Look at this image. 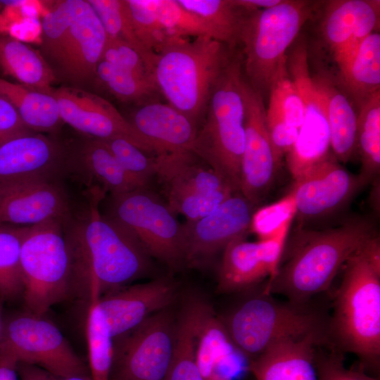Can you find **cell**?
I'll return each instance as SVG.
<instances>
[{
  "instance_id": "6da1fadb",
  "label": "cell",
  "mask_w": 380,
  "mask_h": 380,
  "mask_svg": "<svg viewBox=\"0 0 380 380\" xmlns=\"http://www.w3.org/2000/svg\"><path fill=\"white\" fill-rule=\"evenodd\" d=\"M81 195L63 222L72 283L73 289L100 298L145 275L151 256L129 232L101 213L105 191L84 189Z\"/></svg>"
},
{
  "instance_id": "7a4b0ae2",
  "label": "cell",
  "mask_w": 380,
  "mask_h": 380,
  "mask_svg": "<svg viewBox=\"0 0 380 380\" xmlns=\"http://www.w3.org/2000/svg\"><path fill=\"white\" fill-rule=\"evenodd\" d=\"M376 234L373 222L353 217L322 230L299 229L288 258L264 293L283 294L299 305L327 290L350 257Z\"/></svg>"
},
{
  "instance_id": "3957f363",
  "label": "cell",
  "mask_w": 380,
  "mask_h": 380,
  "mask_svg": "<svg viewBox=\"0 0 380 380\" xmlns=\"http://www.w3.org/2000/svg\"><path fill=\"white\" fill-rule=\"evenodd\" d=\"M331 334L343 350L376 366L380 357V244L376 234L343 265Z\"/></svg>"
},
{
  "instance_id": "277c9868",
  "label": "cell",
  "mask_w": 380,
  "mask_h": 380,
  "mask_svg": "<svg viewBox=\"0 0 380 380\" xmlns=\"http://www.w3.org/2000/svg\"><path fill=\"white\" fill-rule=\"evenodd\" d=\"M234 52L208 36L173 42L157 53L153 67L160 93L198 129L213 90Z\"/></svg>"
},
{
  "instance_id": "5b68a950",
  "label": "cell",
  "mask_w": 380,
  "mask_h": 380,
  "mask_svg": "<svg viewBox=\"0 0 380 380\" xmlns=\"http://www.w3.org/2000/svg\"><path fill=\"white\" fill-rule=\"evenodd\" d=\"M107 38L87 0H65L43 17L39 52L57 80L80 88L96 80Z\"/></svg>"
},
{
  "instance_id": "8992f818",
  "label": "cell",
  "mask_w": 380,
  "mask_h": 380,
  "mask_svg": "<svg viewBox=\"0 0 380 380\" xmlns=\"http://www.w3.org/2000/svg\"><path fill=\"white\" fill-rule=\"evenodd\" d=\"M243 78L240 54L234 53L211 94L191 150L234 193H240L245 146Z\"/></svg>"
},
{
  "instance_id": "52a82bcc",
  "label": "cell",
  "mask_w": 380,
  "mask_h": 380,
  "mask_svg": "<svg viewBox=\"0 0 380 380\" xmlns=\"http://www.w3.org/2000/svg\"><path fill=\"white\" fill-rule=\"evenodd\" d=\"M240 44L248 83L263 98L287 73V48L313 12L309 1L282 0L265 9L248 8Z\"/></svg>"
},
{
  "instance_id": "ba28073f",
  "label": "cell",
  "mask_w": 380,
  "mask_h": 380,
  "mask_svg": "<svg viewBox=\"0 0 380 380\" xmlns=\"http://www.w3.org/2000/svg\"><path fill=\"white\" fill-rule=\"evenodd\" d=\"M64 219L30 226L21 248L25 310L39 316L73 290L71 260L63 232Z\"/></svg>"
},
{
  "instance_id": "9c48e42d",
  "label": "cell",
  "mask_w": 380,
  "mask_h": 380,
  "mask_svg": "<svg viewBox=\"0 0 380 380\" xmlns=\"http://www.w3.org/2000/svg\"><path fill=\"white\" fill-rule=\"evenodd\" d=\"M99 209L134 236L150 256L172 267L184 262V224L149 187L106 194Z\"/></svg>"
},
{
  "instance_id": "30bf717a",
  "label": "cell",
  "mask_w": 380,
  "mask_h": 380,
  "mask_svg": "<svg viewBox=\"0 0 380 380\" xmlns=\"http://www.w3.org/2000/svg\"><path fill=\"white\" fill-rule=\"evenodd\" d=\"M20 364L63 377L89 374L58 327L27 310L4 315L0 341V365L16 369Z\"/></svg>"
},
{
  "instance_id": "8fae6325",
  "label": "cell",
  "mask_w": 380,
  "mask_h": 380,
  "mask_svg": "<svg viewBox=\"0 0 380 380\" xmlns=\"http://www.w3.org/2000/svg\"><path fill=\"white\" fill-rule=\"evenodd\" d=\"M222 320L234 344L251 360L280 340L323 334L322 324L315 313L298 305L279 303L264 292Z\"/></svg>"
},
{
  "instance_id": "7c38bea8",
  "label": "cell",
  "mask_w": 380,
  "mask_h": 380,
  "mask_svg": "<svg viewBox=\"0 0 380 380\" xmlns=\"http://www.w3.org/2000/svg\"><path fill=\"white\" fill-rule=\"evenodd\" d=\"M156 158L155 178L163 186L165 203L175 214L182 215L186 221L205 217L235 194L191 151L164 153Z\"/></svg>"
},
{
  "instance_id": "4fadbf2b",
  "label": "cell",
  "mask_w": 380,
  "mask_h": 380,
  "mask_svg": "<svg viewBox=\"0 0 380 380\" xmlns=\"http://www.w3.org/2000/svg\"><path fill=\"white\" fill-rule=\"evenodd\" d=\"M176 322L167 308L113 338L110 380H165L173 354Z\"/></svg>"
},
{
  "instance_id": "5bb4252c",
  "label": "cell",
  "mask_w": 380,
  "mask_h": 380,
  "mask_svg": "<svg viewBox=\"0 0 380 380\" xmlns=\"http://www.w3.org/2000/svg\"><path fill=\"white\" fill-rule=\"evenodd\" d=\"M61 119L82 135L98 139L122 137L148 154L153 146L105 99L82 88L61 87L51 94Z\"/></svg>"
},
{
  "instance_id": "9a60e30c",
  "label": "cell",
  "mask_w": 380,
  "mask_h": 380,
  "mask_svg": "<svg viewBox=\"0 0 380 380\" xmlns=\"http://www.w3.org/2000/svg\"><path fill=\"white\" fill-rule=\"evenodd\" d=\"M63 179H27L0 184V224L33 226L65 219L76 200Z\"/></svg>"
},
{
  "instance_id": "2e32d148",
  "label": "cell",
  "mask_w": 380,
  "mask_h": 380,
  "mask_svg": "<svg viewBox=\"0 0 380 380\" xmlns=\"http://www.w3.org/2000/svg\"><path fill=\"white\" fill-rule=\"evenodd\" d=\"M241 92L244 104L245 146L241 160L240 194L255 205L269 191L279 165L267 129L263 98L244 77Z\"/></svg>"
},
{
  "instance_id": "e0dca14e",
  "label": "cell",
  "mask_w": 380,
  "mask_h": 380,
  "mask_svg": "<svg viewBox=\"0 0 380 380\" xmlns=\"http://www.w3.org/2000/svg\"><path fill=\"white\" fill-rule=\"evenodd\" d=\"M253 206L240 193L232 194L205 217L184 224V262L205 266L231 242L245 238L250 229Z\"/></svg>"
},
{
  "instance_id": "ac0fdd59",
  "label": "cell",
  "mask_w": 380,
  "mask_h": 380,
  "mask_svg": "<svg viewBox=\"0 0 380 380\" xmlns=\"http://www.w3.org/2000/svg\"><path fill=\"white\" fill-rule=\"evenodd\" d=\"M305 105V117L296 141L286 155L289 171L297 181L329 156L330 134L323 97L306 66L291 72Z\"/></svg>"
},
{
  "instance_id": "d6986e66",
  "label": "cell",
  "mask_w": 380,
  "mask_h": 380,
  "mask_svg": "<svg viewBox=\"0 0 380 380\" xmlns=\"http://www.w3.org/2000/svg\"><path fill=\"white\" fill-rule=\"evenodd\" d=\"M40 178H68L65 141L34 132L0 145V184Z\"/></svg>"
},
{
  "instance_id": "ffe728a7",
  "label": "cell",
  "mask_w": 380,
  "mask_h": 380,
  "mask_svg": "<svg viewBox=\"0 0 380 380\" xmlns=\"http://www.w3.org/2000/svg\"><path fill=\"white\" fill-rule=\"evenodd\" d=\"M367 183L346 170L331 155L295 182L296 214L321 217L340 209Z\"/></svg>"
},
{
  "instance_id": "44dd1931",
  "label": "cell",
  "mask_w": 380,
  "mask_h": 380,
  "mask_svg": "<svg viewBox=\"0 0 380 380\" xmlns=\"http://www.w3.org/2000/svg\"><path fill=\"white\" fill-rule=\"evenodd\" d=\"M176 296L167 277L126 286L99 298L110 334L115 338L133 329L151 315L167 308Z\"/></svg>"
},
{
  "instance_id": "7402d4cb",
  "label": "cell",
  "mask_w": 380,
  "mask_h": 380,
  "mask_svg": "<svg viewBox=\"0 0 380 380\" xmlns=\"http://www.w3.org/2000/svg\"><path fill=\"white\" fill-rule=\"evenodd\" d=\"M324 14L322 34L341 70L353 58L361 42L379 30L380 1H330Z\"/></svg>"
},
{
  "instance_id": "603a6c76",
  "label": "cell",
  "mask_w": 380,
  "mask_h": 380,
  "mask_svg": "<svg viewBox=\"0 0 380 380\" xmlns=\"http://www.w3.org/2000/svg\"><path fill=\"white\" fill-rule=\"evenodd\" d=\"M65 143L68 178L84 189L98 188L106 194H120L142 188L122 169L102 140L82 134Z\"/></svg>"
},
{
  "instance_id": "cb8c5ba5",
  "label": "cell",
  "mask_w": 380,
  "mask_h": 380,
  "mask_svg": "<svg viewBox=\"0 0 380 380\" xmlns=\"http://www.w3.org/2000/svg\"><path fill=\"white\" fill-rule=\"evenodd\" d=\"M323 334L285 338L251 360L248 370L256 380H318L315 346Z\"/></svg>"
},
{
  "instance_id": "d4e9b609",
  "label": "cell",
  "mask_w": 380,
  "mask_h": 380,
  "mask_svg": "<svg viewBox=\"0 0 380 380\" xmlns=\"http://www.w3.org/2000/svg\"><path fill=\"white\" fill-rule=\"evenodd\" d=\"M196 362L203 380H234L246 367L248 357L234 344L220 319L205 304L200 319Z\"/></svg>"
},
{
  "instance_id": "484cf974",
  "label": "cell",
  "mask_w": 380,
  "mask_h": 380,
  "mask_svg": "<svg viewBox=\"0 0 380 380\" xmlns=\"http://www.w3.org/2000/svg\"><path fill=\"white\" fill-rule=\"evenodd\" d=\"M127 120L153 146L156 156L191 151L198 130L182 113L158 101L139 105Z\"/></svg>"
},
{
  "instance_id": "4316f807",
  "label": "cell",
  "mask_w": 380,
  "mask_h": 380,
  "mask_svg": "<svg viewBox=\"0 0 380 380\" xmlns=\"http://www.w3.org/2000/svg\"><path fill=\"white\" fill-rule=\"evenodd\" d=\"M0 68L20 84L52 94L57 80L42 55L26 44L0 34Z\"/></svg>"
},
{
  "instance_id": "83f0119b",
  "label": "cell",
  "mask_w": 380,
  "mask_h": 380,
  "mask_svg": "<svg viewBox=\"0 0 380 380\" xmlns=\"http://www.w3.org/2000/svg\"><path fill=\"white\" fill-rule=\"evenodd\" d=\"M269 277L257 242L236 239L223 251L217 291L232 293L253 286Z\"/></svg>"
},
{
  "instance_id": "f1b7e54d",
  "label": "cell",
  "mask_w": 380,
  "mask_h": 380,
  "mask_svg": "<svg viewBox=\"0 0 380 380\" xmlns=\"http://www.w3.org/2000/svg\"><path fill=\"white\" fill-rule=\"evenodd\" d=\"M315 82L324 103L334 156L338 161L347 163L357 151V115L343 93L326 79Z\"/></svg>"
},
{
  "instance_id": "f546056e",
  "label": "cell",
  "mask_w": 380,
  "mask_h": 380,
  "mask_svg": "<svg viewBox=\"0 0 380 380\" xmlns=\"http://www.w3.org/2000/svg\"><path fill=\"white\" fill-rule=\"evenodd\" d=\"M203 307V301L194 298L182 309L176 322L173 354L165 380H203L196 357L197 331Z\"/></svg>"
},
{
  "instance_id": "4dcf8cb0",
  "label": "cell",
  "mask_w": 380,
  "mask_h": 380,
  "mask_svg": "<svg viewBox=\"0 0 380 380\" xmlns=\"http://www.w3.org/2000/svg\"><path fill=\"white\" fill-rule=\"evenodd\" d=\"M0 96L15 108L25 124L35 132H54L62 121L57 101L51 94L0 78Z\"/></svg>"
},
{
  "instance_id": "1f68e13d",
  "label": "cell",
  "mask_w": 380,
  "mask_h": 380,
  "mask_svg": "<svg viewBox=\"0 0 380 380\" xmlns=\"http://www.w3.org/2000/svg\"><path fill=\"white\" fill-rule=\"evenodd\" d=\"M341 80L358 106L380 91V34L374 32L360 44L350 61L339 70Z\"/></svg>"
},
{
  "instance_id": "d6a6232c",
  "label": "cell",
  "mask_w": 380,
  "mask_h": 380,
  "mask_svg": "<svg viewBox=\"0 0 380 380\" xmlns=\"http://www.w3.org/2000/svg\"><path fill=\"white\" fill-rule=\"evenodd\" d=\"M185 9L198 15L208 25L213 39L235 50L248 9L236 0H177Z\"/></svg>"
},
{
  "instance_id": "836d02e7",
  "label": "cell",
  "mask_w": 380,
  "mask_h": 380,
  "mask_svg": "<svg viewBox=\"0 0 380 380\" xmlns=\"http://www.w3.org/2000/svg\"><path fill=\"white\" fill-rule=\"evenodd\" d=\"M359 107L356 146L362 165L360 175L367 184L379 175L380 170V91Z\"/></svg>"
},
{
  "instance_id": "e575fe53",
  "label": "cell",
  "mask_w": 380,
  "mask_h": 380,
  "mask_svg": "<svg viewBox=\"0 0 380 380\" xmlns=\"http://www.w3.org/2000/svg\"><path fill=\"white\" fill-rule=\"evenodd\" d=\"M30 227L0 224V298L4 302L23 298L21 248Z\"/></svg>"
},
{
  "instance_id": "d590c367",
  "label": "cell",
  "mask_w": 380,
  "mask_h": 380,
  "mask_svg": "<svg viewBox=\"0 0 380 380\" xmlns=\"http://www.w3.org/2000/svg\"><path fill=\"white\" fill-rule=\"evenodd\" d=\"M99 297L89 296L86 319V338L89 372L91 380H110L113 339L99 305Z\"/></svg>"
},
{
  "instance_id": "8d00e7d4",
  "label": "cell",
  "mask_w": 380,
  "mask_h": 380,
  "mask_svg": "<svg viewBox=\"0 0 380 380\" xmlns=\"http://www.w3.org/2000/svg\"><path fill=\"white\" fill-rule=\"evenodd\" d=\"M96 80L122 102L141 105L156 101L154 97L160 93L154 78L140 76L102 58L96 67Z\"/></svg>"
},
{
  "instance_id": "74e56055",
  "label": "cell",
  "mask_w": 380,
  "mask_h": 380,
  "mask_svg": "<svg viewBox=\"0 0 380 380\" xmlns=\"http://www.w3.org/2000/svg\"><path fill=\"white\" fill-rule=\"evenodd\" d=\"M99 18L108 38L117 39L132 46L153 71L157 53L152 54L141 45L133 27L126 0H87Z\"/></svg>"
},
{
  "instance_id": "f35d334b",
  "label": "cell",
  "mask_w": 380,
  "mask_h": 380,
  "mask_svg": "<svg viewBox=\"0 0 380 380\" xmlns=\"http://www.w3.org/2000/svg\"><path fill=\"white\" fill-rule=\"evenodd\" d=\"M137 39L152 54L180 39L172 37L160 23L153 0H126Z\"/></svg>"
},
{
  "instance_id": "ab89813d",
  "label": "cell",
  "mask_w": 380,
  "mask_h": 380,
  "mask_svg": "<svg viewBox=\"0 0 380 380\" xmlns=\"http://www.w3.org/2000/svg\"><path fill=\"white\" fill-rule=\"evenodd\" d=\"M270 93L266 118L279 119L300 129L305 117V105L288 73L277 80Z\"/></svg>"
},
{
  "instance_id": "60d3db41",
  "label": "cell",
  "mask_w": 380,
  "mask_h": 380,
  "mask_svg": "<svg viewBox=\"0 0 380 380\" xmlns=\"http://www.w3.org/2000/svg\"><path fill=\"white\" fill-rule=\"evenodd\" d=\"M102 140V139H101ZM122 169L142 188L149 187L156 177V156L149 154L122 137L102 140Z\"/></svg>"
},
{
  "instance_id": "b9f144b4",
  "label": "cell",
  "mask_w": 380,
  "mask_h": 380,
  "mask_svg": "<svg viewBox=\"0 0 380 380\" xmlns=\"http://www.w3.org/2000/svg\"><path fill=\"white\" fill-rule=\"evenodd\" d=\"M153 5L158 19L172 37L208 36L213 38L203 20L185 9L177 0H153Z\"/></svg>"
},
{
  "instance_id": "7bdbcfd3",
  "label": "cell",
  "mask_w": 380,
  "mask_h": 380,
  "mask_svg": "<svg viewBox=\"0 0 380 380\" xmlns=\"http://www.w3.org/2000/svg\"><path fill=\"white\" fill-rule=\"evenodd\" d=\"M296 211V196L292 189L279 201L253 212L250 229L259 240L269 239L284 225L292 222Z\"/></svg>"
},
{
  "instance_id": "ee69618b",
  "label": "cell",
  "mask_w": 380,
  "mask_h": 380,
  "mask_svg": "<svg viewBox=\"0 0 380 380\" xmlns=\"http://www.w3.org/2000/svg\"><path fill=\"white\" fill-rule=\"evenodd\" d=\"M101 58L140 76L154 78L153 71L141 55L122 40L107 38Z\"/></svg>"
},
{
  "instance_id": "f6af8a7d",
  "label": "cell",
  "mask_w": 380,
  "mask_h": 380,
  "mask_svg": "<svg viewBox=\"0 0 380 380\" xmlns=\"http://www.w3.org/2000/svg\"><path fill=\"white\" fill-rule=\"evenodd\" d=\"M316 367L318 380H377L362 371L346 368L336 352L327 355L316 353Z\"/></svg>"
},
{
  "instance_id": "bcb514c9",
  "label": "cell",
  "mask_w": 380,
  "mask_h": 380,
  "mask_svg": "<svg viewBox=\"0 0 380 380\" xmlns=\"http://www.w3.org/2000/svg\"><path fill=\"white\" fill-rule=\"evenodd\" d=\"M291 222L284 225L274 236L258 241L259 253L272 281L276 276L284 251Z\"/></svg>"
},
{
  "instance_id": "7dc6e473",
  "label": "cell",
  "mask_w": 380,
  "mask_h": 380,
  "mask_svg": "<svg viewBox=\"0 0 380 380\" xmlns=\"http://www.w3.org/2000/svg\"><path fill=\"white\" fill-rule=\"evenodd\" d=\"M34 132L25 124L15 108L0 96V145L13 138Z\"/></svg>"
},
{
  "instance_id": "c3c4849f",
  "label": "cell",
  "mask_w": 380,
  "mask_h": 380,
  "mask_svg": "<svg viewBox=\"0 0 380 380\" xmlns=\"http://www.w3.org/2000/svg\"><path fill=\"white\" fill-rule=\"evenodd\" d=\"M20 380H91L89 374L63 377L54 375L39 367L20 364L16 367Z\"/></svg>"
},
{
  "instance_id": "681fc988",
  "label": "cell",
  "mask_w": 380,
  "mask_h": 380,
  "mask_svg": "<svg viewBox=\"0 0 380 380\" xmlns=\"http://www.w3.org/2000/svg\"><path fill=\"white\" fill-rule=\"evenodd\" d=\"M240 6L250 9H265L279 4L282 0H236Z\"/></svg>"
},
{
  "instance_id": "f907efd6",
  "label": "cell",
  "mask_w": 380,
  "mask_h": 380,
  "mask_svg": "<svg viewBox=\"0 0 380 380\" xmlns=\"http://www.w3.org/2000/svg\"><path fill=\"white\" fill-rule=\"evenodd\" d=\"M0 380H20L15 369L0 365Z\"/></svg>"
},
{
  "instance_id": "816d5d0a",
  "label": "cell",
  "mask_w": 380,
  "mask_h": 380,
  "mask_svg": "<svg viewBox=\"0 0 380 380\" xmlns=\"http://www.w3.org/2000/svg\"><path fill=\"white\" fill-rule=\"evenodd\" d=\"M4 301L0 298V341L2 333L3 322H4V310H3Z\"/></svg>"
}]
</instances>
